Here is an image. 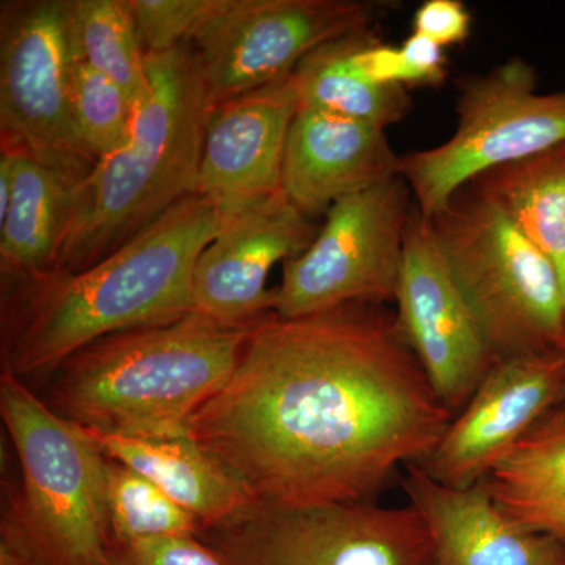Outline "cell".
Masks as SVG:
<instances>
[{
  "mask_svg": "<svg viewBox=\"0 0 565 565\" xmlns=\"http://www.w3.org/2000/svg\"><path fill=\"white\" fill-rule=\"evenodd\" d=\"M0 565H31L24 556L10 545L0 542Z\"/></svg>",
  "mask_w": 565,
  "mask_h": 565,
  "instance_id": "obj_30",
  "label": "cell"
},
{
  "mask_svg": "<svg viewBox=\"0 0 565 565\" xmlns=\"http://www.w3.org/2000/svg\"><path fill=\"white\" fill-rule=\"evenodd\" d=\"M71 110L79 139L96 161L120 150L131 136L134 110L125 93L81 58L71 74Z\"/></svg>",
  "mask_w": 565,
  "mask_h": 565,
  "instance_id": "obj_25",
  "label": "cell"
},
{
  "mask_svg": "<svg viewBox=\"0 0 565 565\" xmlns=\"http://www.w3.org/2000/svg\"><path fill=\"white\" fill-rule=\"evenodd\" d=\"M79 58L73 0H14L0 9V136L74 188L96 159L71 110V74Z\"/></svg>",
  "mask_w": 565,
  "mask_h": 565,
  "instance_id": "obj_9",
  "label": "cell"
},
{
  "mask_svg": "<svg viewBox=\"0 0 565 565\" xmlns=\"http://www.w3.org/2000/svg\"><path fill=\"white\" fill-rule=\"evenodd\" d=\"M199 539L226 565H435L429 531L412 504L255 498L203 526Z\"/></svg>",
  "mask_w": 565,
  "mask_h": 565,
  "instance_id": "obj_8",
  "label": "cell"
},
{
  "mask_svg": "<svg viewBox=\"0 0 565 565\" xmlns=\"http://www.w3.org/2000/svg\"><path fill=\"white\" fill-rule=\"evenodd\" d=\"M401 52L405 62L415 71L422 87L423 85L437 87L444 84L448 74V62H446L444 47L438 46L435 41L414 32L401 44Z\"/></svg>",
  "mask_w": 565,
  "mask_h": 565,
  "instance_id": "obj_29",
  "label": "cell"
},
{
  "mask_svg": "<svg viewBox=\"0 0 565 565\" xmlns=\"http://www.w3.org/2000/svg\"><path fill=\"white\" fill-rule=\"evenodd\" d=\"M299 109L294 73L212 106L199 192L223 221L281 191L286 141Z\"/></svg>",
  "mask_w": 565,
  "mask_h": 565,
  "instance_id": "obj_15",
  "label": "cell"
},
{
  "mask_svg": "<svg viewBox=\"0 0 565 565\" xmlns=\"http://www.w3.org/2000/svg\"><path fill=\"white\" fill-rule=\"evenodd\" d=\"M359 31L316 47L299 63L294 77L300 107L329 111L386 129L407 117L412 99L407 88L377 84L360 66L363 33Z\"/></svg>",
  "mask_w": 565,
  "mask_h": 565,
  "instance_id": "obj_21",
  "label": "cell"
},
{
  "mask_svg": "<svg viewBox=\"0 0 565 565\" xmlns=\"http://www.w3.org/2000/svg\"><path fill=\"white\" fill-rule=\"evenodd\" d=\"M430 221L494 359L565 352L555 269L508 211L467 185Z\"/></svg>",
  "mask_w": 565,
  "mask_h": 565,
  "instance_id": "obj_6",
  "label": "cell"
},
{
  "mask_svg": "<svg viewBox=\"0 0 565 565\" xmlns=\"http://www.w3.org/2000/svg\"><path fill=\"white\" fill-rule=\"evenodd\" d=\"M82 62L121 88L136 110L150 96L147 54L126 0H73Z\"/></svg>",
  "mask_w": 565,
  "mask_h": 565,
  "instance_id": "obj_23",
  "label": "cell"
},
{
  "mask_svg": "<svg viewBox=\"0 0 565 565\" xmlns=\"http://www.w3.org/2000/svg\"><path fill=\"white\" fill-rule=\"evenodd\" d=\"M2 148L13 159V184L0 218V274L24 280L54 270L76 188L29 152Z\"/></svg>",
  "mask_w": 565,
  "mask_h": 565,
  "instance_id": "obj_19",
  "label": "cell"
},
{
  "mask_svg": "<svg viewBox=\"0 0 565 565\" xmlns=\"http://www.w3.org/2000/svg\"><path fill=\"white\" fill-rule=\"evenodd\" d=\"M457 88L452 136L399 156V177L427 218L482 174L565 143V90L539 92L537 71L523 58L470 74Z\"/></svg>",
  "mask_w": 565,
  "mask_h": 565,
  "instance_id": "obj_7",
  "label": "cell"
},
{
  "mask_svg": "<svg viewBox=\"0 0 565 565\" xmlns=\"http://www.w3.org/2000/svg\"><path fill=\"white\" fill-rule=\"evenodd\" d=\"M99 565H226L196 535L107 545Z\"/></svg>",
  "mask_w": 565,
  "mask_h": 565,
  "instance_id": "obj_27",
  "label": "cell"
},
{
  "mask_svg": "<svg viewBox=\"0 0 565 565\" xmlns=\"http://www.w3.org/2000/svg\"><path fill=\"white\" fill-rule=\"evenodd\" d=\"M565 352L498 360L419 467L440 484L470 489L559 405Z\"/></svg>",
  "mask_w": 565,
  "mask_h": 565,
  "instance_id": "obj_13",
  "label": "cell"
},
{
  "mask_svg": "<svg viewBox=\"0 0 565 565\" xmlns=\"http://www.w3.org/2000/svg\"><path fill=\"white\" fill-rule=\"evenodd\" d=\"M401 486L426 523L435 565H565V539L516 525L482 484L455 489L411 463Z\"/></svg>",
  "mask_w": 565,
  "mask_h": 565,
  "instance_id": "obj_17",
  "label": "cell"
},
{
  "mask_svg": "<svg viewBox=\"0 0 565 565\" xmlns=\"http://www.w3.org/2000/svg\"><path fill=\"white\" fill-rule=\"evenodd\" d=\"M0 415L18 463L0 542L31 565H99L106 556L103 452L87 433L52 412L28 382L2 373Z\"/></svg>",
  "mask_w": 565,
  "mask_h": 565,
  "instance_id": "obj_5",
  "label": "cell"
},
{
  "mask_svg": "<svg viewBox=\"0 0 565 565\" xmlns=\"http://www.w3.org/2000/svg\"><path fill=\"white\" fill-rule=\"evenodd\" d=\"M394 302L405 343L440 403L456 416L498 360L449 267L433 221L415 203Z\"/></svg>",
  "mask_w": 565,
  "mask_h": 565,
  "instance_id": "obj_12",
  "label": "cell"
},
{
  "mask_svg": "<svg viewBox=\"0 0 565 565\" xmlns=\"http://www.w3.org/2000/svg\"><path fill=\"white\" fill-rule=\"evenodd\" d=\"M379 307L267 315L189 435L258 500L371 501L455 418Z\"/></svg>",
  "mask_w": 565,
  "mask_h": 565,
  "instance_id": "obj_1",
  "label": "cell"
},
{
  "mask_svg": "<svg viewBox=\"0 0 565 565\" xmlns=\"http://www.w3.org/2000/svg\"><path fill=\"white\" fill-rule=\"evenodd\" d=\"M145 54L177 50L210 9L211 0H126Z\"/></svg>",
  "mask_w": 565,
  "mask_h": 565,
  "instance_id": "obj_26",
  "label": "cell"
},
{
  "mask_svg": "<svg viewBox=\"0 0 565 565\" xmlns=\"http://www.w3.org/2000/svg\"><path fill=\"white\" fill-rule=\"evenodd\" d=\"M386 129L300 107L289 129L281 191L308 217L399 177V156Z\"/></svg>",
  "mask_w": 565,
  "mask_h": 565,
  "instance_id": "obj_16",
  "label": "cell"
},
{
  "mask_svg": "<svg viewBox=\"0 0 565 565\" xmlns=\"http://www.w3.org/2000/svg\"><path fill=\"white\" fill-rule=\"evenodd\" d=\"M318 232L282 191L225 218L193 270V313L252 329L274 311L270 270L302 255Z\"/></svg>",
  "mask_w": 565,
  "mask_h": 565,
  "instance_id": "obj_14",
  "label": "cell"
},
{
  "mask_svg": "<svg viewBox=\"0 0 565 565\" xmlns=\"http://www.w3.org/2000/svg\"><path fill=\"white\" fill-rule=\"evenodd\" d=\"M470 185L508 211L544 253L565 305V143L482 174Z\"/></svg>",
  "mask_w": 565,
  "mask_h": 565,
  "instance_id": "obj_22",
  "label": "cell"
},
{
  "mask_svg": "<svg viewBox=\"0 0 565 565\" xmlns=\"http://www.w3.org/2000/svg\"><path fill=\"white\" fill-rule=\"evenodd\" d=\"M85 430V429H84ZM104 455L147 478L170 500L210 526L255 498L191 435L178 438H122L85 430Z\"/></svg>",
  "mask_w": 565,
  "mask_h": 565,
  "instance_id": "obj_18",
  "label": "cell"
},
{
  "mask_svg": "<svg viewBox=\"0 0 565 565\" xmlns=\"http://www.w3.org/2000/svg\"><path fill=\"white\" fill-rule=\"evenodd\" d=\"M525 530L565 539V414L545 416L481 482Z\"/></svg>",
  "mask_w": 565,
  "mask_h": 565,
  "instance_id": "obj_20",
  "label": "cell"
},
{
  "mask_svg": "<svg viewBox=\"0 0 565 565\" xmlns=\"http://www.w3.org/2000/svg\"><path fill=\"white\" fill-rule=\"evenodd\" d=\"M556 408H557V411L564 412V414H565V392H564L563 399H561V403H559V405H557Z\"/></svg>",
  "mask_w": 565,
  "mask_h": 565,
  "instance_id": "obj_31",
  "label": "cell"
},
{
  "mask_svg": "<svg viewBox=\"0 0 565 565\" xmlns=\"http://www.w3.org/2000/svg\"><path fill=\"white\" fill-rule=\"evenodd\" d=\"M223 218L196 192L82 273L2 280V373L46 379L85 345L193 313V270Z\"/></svg>",
  "mask_w": 565,
  "mask_h": 565,
  "instance_id": "obj_2",
  "label": "cell"
},
{
  "mask_svg": "<svg viewBox=\"0 0 565 565\" xmlns=\"http://www.w3.org/2000/svg\"><path fill=\"white\" fill-rule=\"evenodd\" d=\"M151 93L128 141L99 159L71 199L54 270L82 273L199 192L210 93L188 44L147 54Z\"/></svg>",
  "mask_w": 565,
  "mask_h": 565,
  "instance_id": "obj_4",
  "label": "cell"
},
{
  "mask_svg": "<svg viewBox=\"0 0 565 565\" xmlns=\"http://www.w3.org/2000/svg\"><path fill=\"white\" fill-rule=\"evenodd\" d=\"M248 333L191 313L107 334L58 364L41 399L90 433L184 437L192 416L228 381Z\"/></svg>",
  "mask_w": 565,
  "mask_h": 565,
  "instance_id": "obj_3",
  "label": "cell"
},
{
  "mask_svg": "<svg viewBox=\"0 0 565 565\" xmlns=\"http://www.w3.org/2000/svg\"><path fill=\"white\" fill-rule=\"evenodd\" d=\"M414 32L435 41L444 50L462 44L471 32L470 11L460 0H426L415 11Z\"/></svg>",
  "mask_w": 565,
  "mask_h": 565,
  "instance_id": "obj_28",
  "label": "cell"
},
{
  "mask_svg": "<svg viewBox=\"0 0 565 565\" xmlns=\"http://www.w3.org/2000/svg\"><path fill=\"white\" fill-rule=\"evenodd\" d=\"M412 207L401 177L334 203L310 247L282 264L273 313L303 318L396 299Z\"/></svg>",
  "mask_w": 565,
  "mask_h": 565,
  "instance_id": "obj_10",
  "label": "cell"
},
{
  "mask_svg": "<svg viewBox=\"0 0 565 565\" xmlns=\"http://www.w3.org/2000/svg\"><path fill=\"white\" fill-rule=\"evenodd\" d=\"M103 452V451H102ZM102 503L109 544L199 537V520L120 460L102 459Z\"/></svg>",
  "mask_w": 565,
  "mask_h": 565,
  "instance_id": "obj_24",
  "label": "cell"
},
{
  "mask_svg": "<svg viewBox=\"0 0 565 565\" xmlns=\"http://www.w3.org/2000/svg\"><path fill=\"white\" fill-rule=\"evenodd\" d=\"M374 10L356 0H211L184 44L218 104L291 76L316 47L370 29Z\"/></svg>",
  "mask_w": 565,
  "mask_h": 565,
  "instance_id": "obj_11",
  "label": "cell"
}]
</instances>
